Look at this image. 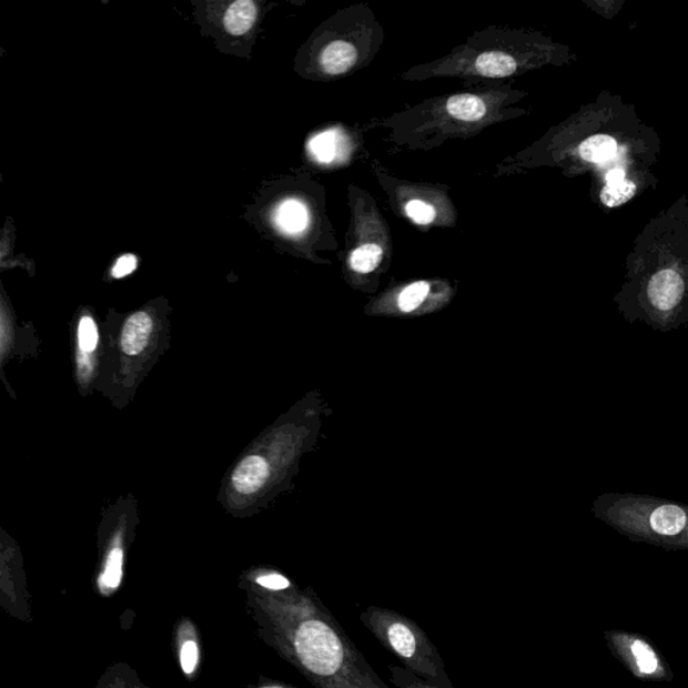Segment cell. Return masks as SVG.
Wrapping results in <instances>:
<instances>
[{
    "label": "cell",
    "mask_w": 688,
    "mask_h": 688,
    "mask_svg": "<svg viewBox=\"0 0 688 688\" xmlns=\"http://www.w3.org/2000/svg\"><path fill=\"white\" fill-rule=\"evenodd\" d=\"M245 608L259 639L315 688H391L314 590L246 591Z\"/></svg>",
    "instance_id": "obj_1"
},
{
    "label": "cell",
    "mask_w": 688,
    "mask_h": 688,
    "mask_svg": "<svg viewBox=\"0 0 688 688\" xmlns=\"http://www.w3.org/2000/svg\"><path fill=\"white\" fill-rule=\"evenodd\" d=\"M516 92H465L425 101L385 121L394 142L429 150L451 138L471 136L500 120Z\"/></svg>",
    "instance_id": "obj_2"
},
{
    "label": "cell",
    "mask_w": 688,
    "mask_h": 688,
    "mask_svg": "<svg viewBox=\"0 0 688 688\" xmlns=\"http://www.w3.org/2000/svg\"><path fill=\"white\" fill-rule=\"evenodd\" d=\"M524 36L516 31L487 30L471 37L444 59L417 67L404 74L406 80L429 78L505 79L527 65Z\"/></svg>",
    "instance_id": "obj_3"
},
{
    "label": "cell",
    "mask_w": 688,
    "mask_h": 688,
    "mask_svg": "<svg viewBox=\"0 0 688 688\" xmlns=\"http://www.w3.org/2000/svg\"><path fill=\"white\" fill-rule=\"evenodd\" d=\"M360 620L406 670L439 688H454L438 649L425 630L397 610L371 605Z\"/></svg>",
    "instance_id": "obj_4"
},
{
    "label": "cell",
    "mask_w": 688,
    "mask_h": 688,
    "mask_svg": "<svg viewBox=\"0 0 688 688\" xmlns=\"http://www.w3.org/2000/svg\"><path fill=\"white\" fill-rule=\"evenodd\" d=\"M340 31V24L334 27V37L318 52L317 62L323 74L343 75L361 63V36Z\"/></svg>",
    "instance_id": "obj_5"
},
{
    "label": "cell",
    "mask_w": 688,
    "mask_h": 688,
    "mask_svg": "<svg viewBox=\"0 0 688 688\" xmlns=\"http://www.w3.org/2000/svg\"><path fill=\"white\" fill-rule=\"evenodd\" d=\"M172 647L176 655L181 672L190 684H194L200 677L203 661L202 637L193 619L181 616L172 633Z\"/></svg>",
    "instance_id": "obj_6"
},
{
    "label": "cell",
    "mask_w": 688,
    "mask_h": 688,
    "mask_svg": "<svg viewBox=\"0 0 688 688\" xmlns=\"http://www.w3.org/2000/svg\"><path fill=\"white\" fill-rule=\"evenodd\" d=\"M684 292V279L674 270L656 273L648 284L649 301L660 311H670L677 307Z\"/></svg>",
    "instance_id": "obj_7"
},
{
    "label": "cell",
    "mask_w": 688,
    "mask_h": 688,
    "mask_svg": "<svg viewBox=\"0 0 688 688\" xmlns=\"http://www.w3.org/2000/svg\"><path fill=\"white\" fill-rule=\"evenodd\" d=\"M240 588L261 596H285L301 590L297 585L277 570H254L241 579Z\"/></svg>",
    "instance_id": "obj_8"
},
{
    "label": "cell",
    "mask_w": 688,
    "mask_h": 688,
    "mask_svg": "<svg viewBox=\"0 0 688 688\" xmlns=\"http://www.w3.org/2000/svg\"><path fill=\"white\" fill-rule=\"evenodd\" d=\"M270 476V465L265 458L260 456H250L239 464L233 473V486L241 494L256 493L264 486Z\"/></svg>",
    "instance_id": "obj_9"
},
{
    "label": "cell",
    "mask_w": 688,
    "mask_h": 688,
    "mask_svg": "<svg viewBox=\"0 0 688 688\" xmlns=\"http://www.w3.org/2000/svg\"><path fill=\"white\" fill-rule=\"evenodd\" d=\"M273 222L284 234H302L310 224L308 209L301 201L285 200L273 212Z\"/></svg>",
    "instance_id": "obj_10"
},
{
    "label": "cell",
    "mask_w": 688,
    "mask_h": 688,
    "mask_svg": "<svg viewBox=\"0 0 688 688\" xmlns=\"http://www.w3.org/2000/svg\"><path fill=\"white\" fill-rule=\"evenodd\" d=\"M152 333V318L145 312H136L127 321L121 334V347L129 355H138L149 344Z\"/></svg>",
    "instance_id": "obj_11"
},
{
    "label": "cell",
    "mask_w": 688,
    "mask_h": 688,
    "mask_svg": "<svg viewBox=\"0 0 688 688\" xmlns=\"http://www.w3.org/2000/svg\"><path fill=\"white\" fill-rule=\"evenodd\" d=\"M344 150V138L337 130H327L317 133L310 140L308 151L315 161L330 164L341 158Z\"/></svg>",
    "instance_id": "obj_12"
},
{
    "label": "cell",
    "mask_w": 688,
    "mask_h": 688,
    "mask_svg": "<svg viewBox=\"0 0 688 688\" xmlns=\"http://www.w3.org/2000/svg\"><path fill=\"white\" fill-rule=\"evenodd\" d=\"M95 688H151L140 679L135 668L127 662H113L101 675Z\"/></svg>",
    "instance_id": "obj_13"
},
{
    "label": "cell",
    "mask_w": 688,
    "mask_h": 688,
    "mask_svg": "<svg viewBox=\"0 0 688 688\" xmlns=\"http://www.w3.org/2000/svg\"><path fill=\"white\" fill-rule=\"evenodd\" d=\"M257 8L251 0H237L225 14V28L232 36H244L256 22Z\"/></svg>",
    "instance_id": "obj_14"
},
{
    "label": "cell",
    "mask_w": 688,
    "mask_h": 688,
    "mask_svg": "<svg viewBox=\"0 0 688 688\" xmlns=\"http://www.w3.org/2000/svg\"><path fill=\"white\" fill-rule=\"evenodd\" d=\"M617 142L614 138L608 135H595L586 139L585 142L579 145V155L586 162L603 163L608 162L609 159L617 154Z\"/></svg>",
    "instance_id": "obj_15"
},
{
    "label": "cell",
    "mask_w": 688,
    "mask_h": 688,
    "mask_svg": "<svg viewBox=\"0 0 688 688\" xmlns=\"http://www.w3.org/2000/svg\"><path fill=\"white\" fill-rule=\"evenodd\" d=\"M651 527L661 535H677L684 530L687 516L684 509L677 506H661L651 515Z\"/></svg>",
    "instance_id": "obj_16"
},
{
    "label": "cell",
    "mask_w": 688,
    "mask_h": 688,
    "mask_svg": "<svg viewBox=\"0 0 688 688\" xmlns=\"http://www.w3.org/2000/svg\"><path fill=\"white\" fill-rule=\"evenodd\" d=\"M384 250L378 244H365L350 254V266L358 273H371L381 264Z\"/></svg>",
    "instance_id": "obj_17"
},
{
    "label": "cell",
    "mask_w": 688,
    "mask_h": 688,
    "mask_svg": "<svg viewBox=\"0 0 688 688\" xmlns=\"http://www.w3.org/2000/svg\"><path fill=\"white\" fill-rule=\"evenodd\" d=\"M636 184L633 181L624 180L619 183L607 184L601 191V202L605 206L617 208L634 199Z\"/></svg>",
    "instance_id": "obj_18"
},
{
    "label": "cell",
    "mask_w": 688,
    "mask_h": 688,
    "mask_svg": "<svg viewBox=\"0 0 688 688\" xmlns=\"http://www.w3.org/2000/svg\"><path fill=\"white\" fill-rule=\"evenodd\" d=\"M630 654H633L636 667L641 674L652 675L659 670L658 655L646 641L636 639L630 643Z\"/></svg>",
    "instance_id": "obj_19"
},
{
    "label": "cell",
    "mask_w": 688,
    "mask_h": 688,
    "mask_svg": "<svg viewBox=\"0 0 688 688\" xmlns=\"http://www.w3.org/2000/svg\"><path fill=\"white\" fill-rule=\"evenodd\" d=\"M431 286L426 282H417L407 285L406 289L401 292L398 297V305L401 311L412 312L423 304L426 296H428Z\"/></svg>",
    "instance_id": "obj_20"
},
{
    "label": "cell",
    "mask_w": 688,
    "mask_h": 688,
    "mask_svg": "<svg viewBox=\"0 0 688 688\" xmlns=\"http://www.w3.org/2000/svg\"><path fill=\"white\" fill-rule=\"evenodd\" d=\"M388 672H391L388 680L396 688H439L418 678L417 675L406 670L404 666H391L388 667Z\"/></svg>",
    "instance_id": "obj_21"
},
{
    "label": "cell",
    "mask_w": 688,
    "mask_h": 688,
    "mask_svg": "<svg viewBox=\"0 0 688 688\" xmlns=\"http://www.w3.org/2000/svg\"><path fill=\"white\" fill-rule=\"evenodd\" d=\"M405 214L417 225H431L436 220V209L431 203L422 200H413L406 203Z\"/></svg>",
    "instance_id": "obj_22"
},
{
    "label": "cell",
    "mask_w": 688,
    "mask_h": 688,
    "mask_svg": "<svg viewBox=\"0 0 688 688\" xmlns=\"http://www.w3.org/2000/svg\"><path fill=\"white\" fill-rule=\"evenodd\" d=\"M79 344L84 353L94 352L99 344L98 326L91 316H84L79 324Z\"/></svg>",
    "instance_id": "obj_23"
},
{
    "label": "cell",
    "mask_w": 688,
    "mask_h": 688,
    "mask_svg": "<svg viewBox=\"0 0 688 688\" xmlns=\"http://www.w3.org/2000/svg\"><path fill=\"white\" fill-rule=\"evenodd\" d=\"M138 260L133 254H125V256H121L117 264H114L112 270V276L114 279H123L125 276L131 275L133 271L136 270Z\"/></svg>",
    "instance_id": "obj_24"
},
{
    "label": "cell",
    "mask_w": 688,
    "mask_h": 688,
    "mask_svg": "<svg viewBox=\"0 0 688 688\" xmlns=\"http://www.w3.org/2000/svg\"><path fill=\"white\" fill-rule=\"evenodd\" d=\"M245 688H301V687L286 684V681H283V680L260 677L256 684L247 685L245 686Z\"/></svg>",
    "instance_id": "obj_25"
},
{
    "label": "cell",
    "mask_w": 688,
    "mask_h": 688,
    "mask_svg": "<svg viewBox=\"0 0 688 688\" xmlns=\"http://www.w3.org/2000/svg\"><path fill=\"white\" fill-rule=\"evenodd\" d=\"M626 180V172L620 169H615L608 172L607 174V183L615 184Z\"/></svg>",
    "instance_id": "obj_26"
}]
</instances>
